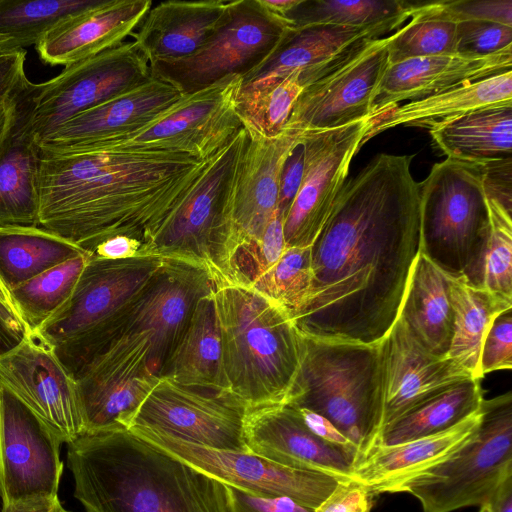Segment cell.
<instances>
[{
	"label": "cell",
	"mask_w": 512,
	"mask_h": 512,
	"mask_svg": "<svg viewBox=\"0 0 512 512\" xmlns=\"http://www.w3.org/2000/svg\"><path fill=\"white\" fill-rule=\"evenodd\" d=\"M151 0H101L49 30L35 45L49 65H70L118 46L130 38Z\"/></svg>",
	"instance_id": "cell-26"
},
{
	"label": "cell",
	"mask_w": 512,
	"mask_h": 512,
	"mask_svg": "<svg viewBox=\"0 0 512 512\" xmlns=\"http://www.w3.org/2000/svg\"><path fill=\"white\" fill-rule=\"evenodd\" d=\"M303 171L304 147L301 141L286 159L281 173L278 212L283 218H285L297 195L302 181Z\"/></svg>",
	"instance_id": "cell-52"
},
{
	"label": "cell",
	"mask_w": 512,
	"mask_h": 512,
	"mask_svg": "<svg viewBox=\"0 0 512 512\" xmlns=\"http://www.w3.org/2000/svg\"><path fill=\"white\" fill-rule=\"evenodd\" d=\"M90 257L104 259H125L145 255L142 242L124 235L108 237L87 251Z\"/></svg>",
	"instance_id": "cell-54"
},
{
	"label": "cell",
	"mask_w": 512,
	"mask_h": 512,
	"mask_svg": "<svg viewBox=\"0 0 512 512\" xmlns=\"http://www.w3.org/2000/svg\"><path fill=\"white\" fill-rule=\"evenodd\" d=\"M161 377L184 386L229 392L213 289L196 302Z\"/></svg>",
	"instance_id": "cell-32"
},
{
	"label": "cell",
	"mask_w": 512,
	"mask_h": 512,
	"mask_svg": "<svg viewBox=\"0 0 512 512\" xmlns=\"http://www.w3.org/2000/svg\"><path fill=\"white\" fill-rule=\"evenodd\" d=\"M283 222L277 211L260 240L239 251L233 265V284L251 285L280 259L286 249Z\"/></svg>",
	"instance_id": "cell-44"
},
{
	"label": "cell",
	"mask_w": 512,
	"mask_h": 512,
	"mask_svg": "<svg viewBox=\"0 0 512 512\" xmlns=\"http://www.w3.org/2000/svg\"><path fill=\"white\" fill-rule=\"evenodd\" d=\"M67 466L86 512H231L227 485L127 429L80 435Z\"/></svg>",
	"instance_id": "cell-3"
},
{
	"label": "cell",
	"mask_w": 512,
	"mask_h": 512,
	"mask_svg": "<svg viewBox=\"0 0 512 512\" xmlns=\"http://www.w3.org/2000/svg\"><path fill=\"white\" fill-rule=\"evenodd\" d=\"M448 280L454 320L446 357L463 367L472 378L481 380L479 358L483 338L493 319L512 309V302L472 285L463 275H448Z\"/></svg>",
	"instance_id": "cell-35"
},
{
	"label": "cell",
	"mask_w": 512,
	"mask_h": 512,
	"mask_svg": "<svg viewBox=\"0 0 512 512\" xmlns=\"http://www.w3.org/2000/svg\"><path fill=\"white\" fill-rule=\"evenodd\" d=\"M503 102H512V71L392 107L370 118L372 126L363 144L399 125L430 130L469 111Z\"/></svg>",
	"instance_id": "cell-30"
},
{
	"label": "cell",
	"mask_w": 512,
	"mask_h": 512,
	"mask_svg": "<svg viewBox=\"0 0 512 512\" xmlns=\"http://www.w3.org/2000/svg\"><path fill=\"white\" fill-rule=\"evenodd\" d=\"M29 333L18 313L0 301V357L18 347Z\"/></svg>",
	"instance_id": "cell-53"
},
{
	"label": "cell",
	"mask_w": 512,
	"mask_h": 512,
	"mask_svg": "<svg viewBox=\"0 0 512 512\" xmlns=\"http://www.w3.org/2000/svg\"><path fill=\"white\" fill-rule=\"evenodd\" d=\"M403 15L368 27L311 25L289 29L275 51L242 78V89H257L299 71L303 89L343 65V51L364 38H383L403 26Z\"/></svg>",
	"instance_id": "cell-21"
},
{
	"label": "cell",
	"mask_w": 512,
	"mask_h": 512,
	"mask_svg": "<svg viewBox=\"0 0 512 512\" xmlns=\"http://www.w3.org/2000/svg\"><path fill=\"white\" fill-rule=\"evenodd\" d=\"M448 285V275L420 252L399 313L420 344L438 357H446L453 335Z\"/></svg>",
	"instance_id": "cell-33"
},
{
	"label": "cell",
	"mask_w": 512,
	"mask_h": 512,
	"mask_svg": "<svg viewBox=\"0 0 512 512\" xmlns=\"http://www.w3.org/2000/svg\"><path fill=\"white\" fill-rule=\"evenodd\" d=\"M61 440L0 385V498L3 504L58 497Z\"/></svg>",
	"instance_id": "cell-17"
},
{
	"label": "cell",
	"mask_w": 512,
	"mask_h": 512,
	"mask_svg": "<svg viewBox=\"0 0 512 512\" xmlns=\"http://www.w3.org/2000/svg\"><path fill=\"white\" fill-rule=\"evenodd\" d=\"M248 410L230 392L184 386L161 377L129 428H144L205 448L249 452L244 433Z\"/></svg>",
	"instance_id": "cell-14"
},
{
	"label": "cell",
	"mask_w": 512,
	"mask_h": 512,
	"mask_svg": "<svg viewBox=\"0 0 512 512\" xmlns=\"http://www.w3.org/2000/svg\"><path fill=\"white\" fill-rule=\"evenodd\" d=\"M512 48V27L478 20L456 24L455 53L466 56H488Z\"/></svg>",
	"instance_id": "cell-45"
},
{
	"label": "cell",
	"mask_w": 512,
	"mask_h": 512,
	"mask_svg": "<svg viewBox=\"0 0 512 512\" xmlns=\"http://www.w3.org/2000/svg\"><path fill=\"white\" fill-rule=\"evenodd\" d=\"M481 418L480 408L442 432L396 445L374 447L355 465L352 480L375 495L398 492L408 479L443 461L467 442L476 433Z\"/></svg>",
	"instance_id": "cell-29"
},
{
	"label": "cell",
	"mask_w": 512,
	"mask_h": 512,
	"mask_svg": "<svg viewBox=\"0 0 512 512\" xmlns=\"http://www.w3.org/2000/svg\"><path fill=\"white\" fill-rule=\"evenodd\" d=\"M439 6L454 22L478 20L512 27V0L439 1Z\"/></svg>",
	"instance_id": "cell-47"
},
{
	"label": "cell",
	"mask_w": 512,
	"mask_h": 512,
	"mask_svg": "<svg viewBox=\"0 0 512 512\" xmlns=\"http://www.w3.org/2000/svg\"><path fill=\"white\" fill-rule=\"evenodd\" d=\"M418 5L405 0H300L284 19L290 29L311 25L368 27L411 16Z\"/></svg>",
	"instance_id": "cell-38"
},
{
	"label": "cell",
	"mask_w": 512,
	"mask_h": 512,
	"mask_svg": "<svg viewBox=\"0 0 512 512\" xmlns=\"http://www.w3.org/2000/svg\"><path fill=\"white\" fill-rule=\"evenodd\" d=\"M412 158L378 154L344 183L310 246L312 289L292 317L301 334L375 344L398 319L420 253Z\"/></svg>",
	"instance_id": "cell-1"
},
{
	"label": "cell",
	"mask_w": 512,
	"mask_h": 512,
	"mask_svg": "<svg viewBox=\"0 0 512 512\" xmlns=\"http://www.w3.org/2000/svg\"><path fill=\"white\" fill-rule=\"evenodd\" d=\"M479 512H490V509H489L488 505H483L480 507Z\"/></svg>",
	"instance_id": "cell-61"
},
{
	"label": "cell",
	"mask_w": 512,
	"mask_h": 512,
	"mask_svg": "<svg viewBox=\"0 0 512 512\" xmlns=\"http://www.w3.org/2000/svg\"><path fill=\"white\" fill-rule=\"evenodd\" d=\"M302 91L299 71L257 89L241 88L236 105L238 116L264 135L276 136L284 130Z\"/></svg>",
	"instance_id": "cell-43"
},
{
	"label": "cell",
	"mask_w": 512,
	"mask_h": 512,
	"mask_svg": "<svg viewBox=\"0 0 512 512\" xmlns=\"http://www.w3.org/2000/svg\"><path fill=\"white\" fill-rule=\"evenodd\" d=\"M245 139L242 126L213 155L196 186L153 238L147 254L201 265L209 271L214 283H232L236 248L231 186Z\"/></svg>",
	"instance_id": "cell-8"
},
{
	"label": "cell",
	"mask_w": 512,
	"mask_h": 512,
	"mask_svg": "<svg viewBox=\"0 0 512 512\" xmlns=\"http://www.w3.org/2000/svg\"><path fill=\"white\" fill-rule=\"evenodd\" d=\"M486 505L490 512H512V477L501 483Z\"/></svg>",
	"instance_id": "cell-56"
},
{
	"label": "cell",
	"mask_w": 512,
	"mask_h": 512,
	"mask_svg": "<svg viewBox=\"0 0 512 512\" xmlns=\"http://www.w3.org/2000/svg\"><path fill=\"white\" fill-rule=\"evenodd\" d=\"M260 1L270 12H272L273 14H275L283 19L300 2V0H260Z\"/></svg>",
	"instance_id": "cell-58"
},
{
	"label": "cell",
	"mask_w": 512,
	"mask_h": 512,
	"mask_svg": "<svg viewBox=\"0 0 512 512\" xmlns=\"http://www.w3.org/2000/svg\"><path fill=\"white\" fill-rule=\"evenodd\" d=\"M184 96L171 84L151 76L142 84L73 116L39 146H77L136 131L164 115Z\"/></svg>",
	"instance_id": "cell-25"
},
{
	"label": "cell",
	"mask_w": 512,
	"mask_h": 512,
	"mask_svg": "<svg viewBox=\"0 0 512 512\" xmlns=\"http://www.w3.org/2000/svg\"><path fill=\"white\" fill-rule=\"evenodd\" d=\"M89 259H69L9 291L13 306L30 332H37L70 298Z\"/></svg>",
	"instance_id": "cell-37"
},
{
	"label": "cell",
	"mask_w": 512,
	"mask_h": 512,
	"mask_svg": "<svg viewBox=\"0 0 512 512\" xmlns=\"http://www.w3.org/2000/svg\"><path fill=\"white\" fill-rule=\"evenodd\" d=\"M11 39L10 37H7V36H0V43H3L7 40Z\"/></svg>",
	"instance_id": "cell-63"
},
{
	"label": "cell",
	"mask_w": 512,
	"mask_h": 512,
	"mask_svg": "<svg viewBox=\"0 0 512 512\" xmlns=\"http://www.w3.org/2000/svg\"><path fill=\"white\" fill-rule=\"evenodd\" d=\"M371 126L367 117L337 128L304 131L302 181L283 222L286 248L313 244Z\"/></svg>",
	"instance_id": "cell-16"
},
{
	"label": "cell",
	"mask_w": 512,
	"mask_h": 512,
	"mask_svg": "<svg viewBox=\"0 0 512 512\" xmlns=\"http://www.w3.org/2000/svg\"><path fill=\"white\" fill-rule=\"evenodd\" d=\"M375 496L356 481L340 482L314 512H371Z\"/></svg>",
	"instance_id": "cell-48"
},
{
	"label": "cell",
	"mask_w": 512,
	"mask_h": 512,
	"mask_svg": "<svg viewBox=\"0 0 512 512\" xmlns=\"http://www.w3.org/2000/svg\"><path fill=\"white\" fill-rule=\"evenodd\" d=\"M390 38L391 34L375 40L352 62L306 86L285 127L323 130L370 117L373 100L390 65Z\"/></svg>",
	"instance_id": "cell-20"
},
{
	"label": "cell",
	"mask_w": 512,
	"mask_h": 512,
	"mask_svg": "<svg viewBox=\"0 0 512 512\" xmlns=\"http://www.w3.org/2000/svg\"><path fill=\"white\" fill-rule=\"evenodd\" d=\"M59 503L58 497L29 498L3 504L0 512H55Z\"/></svg>",
	"instance_id": "cell-55"
},
{
	"label": "cell",
	"mask_w": 512,
	"mask_h": 512,
	"mask_svg": "<svg viewBox=\"0 0 512 512\" xmlns=\"http://www.w3.org/2000/svg\"><path fill=\"white\" fill-rule=\"evenodd\" d=\"M231 1H165L152 6L130 35L149 64L189 56L225 21Z\"/></svg>",
	"instance_id": "cell-27"
},
{
	"label": "cell",
	"mask_w": 512,
	"mask_h": 512,
	"mask_svg": "<svg viewBox=\"0 0 512 512\" xmlns=\"http://www.w3.org/2000/svg\"><path fill=\"white\" fill-rule=\"evenodd\" d=\"M286 404L324 416L354 443L361 460L376 446L383 425L381 342L331 341L300 333V366Z\"/></svg>",
	"instance_id": "cell-5"
},
{
	"label": "cell",
	"mask_w": 512,
	"mask_h": 512,
	"mask_svg": "<svg viewBox=\"0 0 512 512\" xmlns=\"http://www.w3.org/2000/svg\"><path fill=\"white\" fill-rule=\"evenodd\" d=\"M381 351L383 425L441 389L472 378L455 361L427 351L401 317L382 339Z\"/></svg>",
	"instance_id": "cell-23"
},
{
	"label": "cell",
	"mask_w": 512,
	"mask_h": 512,
	"mask_svg": "<svg viewBox=\"0 0 512 512\" xmlns=\"http://www.w3.org/2000/svg\"><path fill=\"white\" fill-rule=\"evenodd\" d=\"M30 82L16 98L12 125L0 144V227L39 226L41 156L30 129Z\"/></svg>",
	"instance_id": "cell-28"
},
{
	"label": "cell",
	"mask_w": 512,
	"mask_h": 512,
	"mask_svg": "<svg viewBox=\"0 0 512 512\" xmlns=\"http://www.w3.org/2000/svg\"><path fill=\"white\" fill-rule=\"evenodd\" d=\"M150 77L148 60L131 39L67 65L46 82H30V129L40 144L73 116L142 84Z\"/></svg>",
	"instance_id": "cell-13"
},
{
	"label": "cell",
	"mask_w": 512,
	"mask_h": 512,
	"mask_svg": "<svg viewBox=\"0 0 512 512\" xmlns=\"http://www.w3.org/2000/svg\"><path fill=\"white\" fill-rule=\"evenodd\" d=\"M213 286L205 267L165 258L161 270L110 345L139 359L152 376L160 378L196 302Z\"/></svg>",
	"instance_id": "cell-12"
},
{
	"label": "cell",
	"mask_w": 512,
	"mask_h": 512,
	"mask_svg": "<svg viewBox=\"0 0 512 512\" xmlns=\"http://www.w3.org/2000/svg\"><path fill=\"white\" fill-rule=\"evenodd\" d=\"M228 487L231 512H314L286 496H265Z\"/></svg>",
	"instance_id": "cell-49"
},
{
	"label": "cell",
	"mask_w": 512,
	"mask_h": 512,
	"mask_svg": "<svg viewBox=\"0 0 512 512\" xmlns=\"http://www.w3.org/2000/svg\"><path fill=\"white\" fill-rule=\"evenodd\" d=\"M0 385L22 401L62 443L84 433L76 381L52 349L30 332L0 357Z\"/></svg>",
	"instance_id": "cell-19"
},
{
	"label": "cell",
	"mask_w": 512,
	"mask_h": 512,
	"mask_svg": "<svg viewBox=\"0 0 512 512\" xmlns=\"http://www.w3.org/2000/svg\"><path fill=\"white\" fill-rule=\"evenodd\" d=\"M241 123L246 139L235 164L230 199L235 258L260 240L278 211L284 163L304 135L302 130L285 127L268 137L253 125Z\"/></svg>",
	"instance_id": "cell-18"
},
{
	"label": "cell",
	"mask_w": 512,
	"mask_h": 512,
	"mask_svg": "<svg viewBox=\"0 0 512 512\" xmlns=\"http://www.w3.org/2000/svg\"><path fill=\"white\" fill-rule=\"evenodd\" d=\"M17 49H19V48H16L13 45L11 39H9V40H7V41H5L3 43H0V57L3 56V55L8 54L10 52H13V51H15Z\"/></svg>",
	"instance_id": "cell-60"
},
{
	"label": "cell",
	"mask_w": 512,
	"mask_h": 512,
	"mask_svg": "<svg viewBox=\"0 0 512 512\" xmlns=\"http://www.w3.org/2000/svg\"><path fill=\"white\" fill-rule=\"evenodd\" d=\"M289 29L260 0H234L223 24L201 48L183 58L150 63V74L185 95L228 76L243 78L275 51Z\"/></svg>",
	"instance_id": "cell-10"
},
{
	"label": "cell",
	"mask_w": 512,
	"mask_h": 512,
	"mask_svg": "<svg viewBox=\"0 0 512 512\" xmlns=\"http://www.w3.org/2000/svg\"><path fill=\"white\" fill-rule=\"evenodd\" d=\"M476 433L443 461L404 482L424 512H453L488 503L512 477V393L484 399Z\"/></svg>",
	"instance_id": "cell-9"
},
{
	"label": "cell",
	"mask_w": 512,
	"mask_h": 512,
	"mask_svg": "<svg viewBox=\"0 0 512 512\" xmlns=\"http://www.w3.org/2000/svg\"><path fill=\"white\" fill-rule=\"evenodd\" d=\"M229 392L248 409L282 405L300 366V333L289 313L255 289L214 283Z\"/></svg>",
	"instance_id": "cell-4"
},
{
	"label": "cell",
	"mask_w": 512,
	"mask_h": 512,
	"mask_svg": "<svg viewBox=\"0 0 512 512\" xmlns=\"http://www.w3.org/2000/svg\"><path fill=\"white\" fill-rule=\"evenodd\" d=\"M479 379L455 382L410 407L383 425L376 446H391L447 430L473 413L483 403Z\"/></svg>",
	"instance_id": "cell-34"
},
{
	"label": "cell",
	"mask_w": 512,
	"mask_h": 512,
	"mask_svg": "<svg viewBox=\"0 0 512 512\" xmlns=\"http://www.w3.org/2000/svg\"><path fill=\"white\" fill-rule=\"evenodd\" d=\"M244 433L250 452L291 468L352 480L355 460L315 436L289 404L249 409Z\"/></svg>",
	"instance_id": "cell-22"
},
{
	"label": "cell",
	"mask_w": 512,
	"mask_h": 512,
	"mask_svg": "<svg viewBox=\"0 0 512 512\" xmlns=\"http://www.w3.org/2000/svg\"><path fill=\"white\" fill-rule=\"evenodd\" d=\"M292 407L295 409L302 423L315 436L328 445L333 446L351 456L355 460L356 464L359 462L360 453L357 447L332 422L314 411L305 408Z\"/></svg>",
	"instance_id": "cell-50"
},
{
	"label": "cell",
	"mask_w": 512,
	"mask_h": 512,
	"mask_svg": "<svg viewBox=\"0 0 512 512\" xmlns=\"http://www.w3.org/2000/svg\"><path fill=\"white\" fill-rule=\"evenodd\" d=\"M16 98L12 100H0V144L6 138L12 125Z\"/></svg>",
	"instance_id": "cell-57"
},
{
	"label": "cell",
	"mask_w": 512,
	"mask_h": 512,
	"mask_svg": "<svg viewBox=\"0 0 512 512\" xmlns=\"http://www.w3.org/2000/svg\"><path fill=\"white\" fill-rule=\"evenodd\" d=\"M25 59V49L0 57V100L16 98L30 82L25 73Z\"/></svg>",
	"instance_id": "cell-51"
},
{
	"label": "cell",
	"mask_w": 512,
	"mask_h": 512,
	"mask_svg": "<svg viewBox=\"0 0 512 512\" xmlns=\"http://www.w3.org/2000/svg\"><path fill=\"white\" fill-rule=\"evenodd\" d=\"M449 159L481 167L512 160V102L481 107L429 130Z\"/></svg>",
	"instance_id": "cell-31"
},
{
	"label": "cell",
	"mask_w": 512,
	"mask_h": 512,
	"mask_svg": "<svg viewBox=\"0 0 512 512\" xmlns=\"http://www.w3.org/2000/svg\"><path fill=\"white\" fill-rule=\"evenodd\" d=\"M127 430L227 486L258 495L286 496L313 509L342 482L325 473L284 466L250 451L205 448L139 427Z\"/></svg>",
	"instance_id": "cell-15"
},
{
	"label": "cell",
	"mask_w": 512,
	"mask_h": 512,
	"mask_svg": "<svg viewBox=\"0 0 512 512\" xmlns=\"http://www.w3.org/2000/svg\"><path fill=\"white\" fill-rule=\"evenodd\" d=\"M241 87L242 76L225 77L185 95L164 115L136 131L83 145L129 153L183 154L207 160L242 129L236 108Z\"/></svg>",
	"instance_id": "cell-11"
},
{
	"label": "cell",
	"mask_w": 512,
	"mask_h": 512,
	"mask_svg": "<svg viewBox=\"0 0 512 512\" xmlns=\"http://www.w3.org/2000/svg\"><path fill=\"white\" fill-rule=\"evenodd\" d=\"M164 262L89 256L70 298L36 332L74 380L114 340Z\"/></svg>",
	"instance_id": "cell-6"
},
{
	"label": "cell",
	"mask_w": 512,
	"mask_h": 512,
	"mask_svg": "<svg viewBox=\"0 0 512 512\" xmlns=\"http://www.w3.org/2000/svg\"><path fill=\"white\" fill-rule=\"evenodd\" d=\"M512 71V48L488 56L445 54L389 65L373 100L370 118L401 104Z\"/></svg>",
	"instance_id": "cell-24"
},
{
	"label": "cell",
	"mask_w": 512,
	"mask_h": 512,
	"mask_svg": "<svg viewBox=\"0 0 512 512\" xmlns=\"http://www.w3.org/2000/svg\"><path fill=\"white\" fill-rule=\"evenodd\" d=\"M512 309L498 314L489 325L483 338L479 370L486 374L512 368Z\"/></svg>",
	"instance_id": "cell-46"
},
{
	"label": "cell",
	"mask_w": 512,
	"mask_h": 512,
	"mask_svg": "<svg viewBox=\"0 0 512 512\" xmlns=\"http://www.w3.org/2000/svg\"><path fill=\"white\" fill-rule=\"evenodd\" d=\"M0 301L8 304L15 310L13 303L11 301V298H10L9 291L5 288V286L2 284L1 281H0Z\"/></svg>",
	"instance_id": "cell-59"
},
{
	"label": "cell",
	"mask_w": 512,
	"mask_h": 512,
	"mask_svg": "<svg viewBox=\"0 0 512 512\" xmlns=\"http://www.w3.org/2000/svg\"><path fill=\"white\" fill-rule=\"evenodd\" d=\"M84 253L76 243L41 226L0 227V281L10 291Z\"/></svg>",
	"instance_id": "cell-36"
},
{
	"label": "cell",
	"mask_w": 512,
	"mask_h": 512,
	"mask_svg": "<svg viewBox=\"0 0 512 512\" xmlns=\"http://www.w3.org/2000/svg\"><path fill=\"white\" fill-rule=\"evenodd\" d=\"M484 181L483 167L447 158L419 183L420 252L472 285L490 229Z\"/></svg>",
	"instance_id": "cell-7"
},
{
	"label": "cell",
	"mask_w": 512,
	"mask_h": 512,
	"mask_svg": "<svg viewBox=\"0 0 512 512\" xmlns=\"http://www.w3.org/2000/svg\"><path fill=\"white\" fill-rule=\"evenodd\" d=\"M456 24L442 12L439 1L419 2L410 21L391 34L387 45L390 65L455 54Z\"/></svg>",
	"instance_id": "cell-39"
},
{
	"label": "cell",
	"mask_w": 512,
	"mask_h": 512,
	"mask_svg": "<svg viewBox=\"0 0 512 512\" xmlns=\"http://www.w3.org/2000/svg\"><path fill=\"white\" fill-rule=\"evenodd\" d=\"M485 194L490 229L475 286L512 302V207Z\"/></svg>",
	"instance_id": "cell-41"
},
{
	"label": "cell",
	"mask_w": 512,
	"mask_h": 512,
	"mask_svg": "<svg viewBox=\"0 0 512 512\" xmlns=\"http://www.w3.org/2000/svg\"><path fill=\"white\" fill-rule=\"evenodd\" d=\"M39 147V226L86 252L124 235L142 242L147 254L213 157Z\"/></svg>",
	"instance_id": "cell-2"
},
{
	"label": "cell",
	"mask_w": 512,
	"mask_h": 512,
	"mask_svg": "<svg viewBox=\"0 0 512 512\" xmlns=\"http://www.w3.org/2000/svg\"><path fill=\"white\" fill-rule=\"evenodd\" d=\"M312 284L311 248L290 247L249 287L281 306L292 319L307 301Z\"/></svg>",
	"instance_id": "cell-42"
},
{
	"label": "cell",
	"mask_w": 512,
	"mask_h": 512,
	"mask_svg": "<svg viewBox=\"0 0 512 512\" xmlns=\"http://www.w3.org/2000/svg\"><path fill=\"white\" fill-rule=\"evenodd\" d=\"M101 0H0V36L16 48L36 45L54 26Z\"/></svg>",
	"instance_id": "cell-40"
},
{
	"label": "cell",
	"mask_w": 512,
	"mask_h": 512,
	"mask_svg": "<svg viewBox=\"0 0 512 512\" xmlns=\"http://www.w3.org/2000/svg\"><path fill=\"white\" fill-rule=\"evenodd\" d=\"M55 512H69V511L65 510V509L62 507L61 503H59V505L57 506V508H56V511H55Z\"/></svg>",
	"instance_id": "cell-62"
}]
</instances>
